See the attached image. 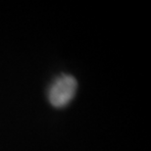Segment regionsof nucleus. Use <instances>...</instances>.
Wrapping results in <instances>:
<instances>
[{
	"label": "nucleus",
	"mask_w": 151,
	"mask_h": 151,
	"mask_svg": "<svg viewBox=\"0 0 151 151\" xmlns=\"http://www.w3.org/2000/svg\"><path fill=\"white\" fill-rule=\"evenodd\" d=\"M77 89V80L71 75L63 74L50 84L47 91L48 101L55 108H64L74 99Z\"/></svg>",
	"instance_id": "nucleus-1"
}]
</instances>
